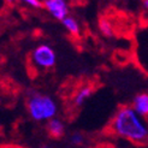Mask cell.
<instances>
[{
  "label": "cell",
  "instance_id": "cell-1",
  "mask_svg": "<svg viewBox=\"0 0 148 148\" xmlns=\"http://www.w3.org/2000/svg\"><path fill=\"white\" fill-rule=\"evenodd\" d=\"M110 130L114 135L134 143L148 141V124L146 119L129 105L121 106L117 110L110 123Z\"/></svg>",
  "mask_w": 148,
  "mask_h": 148
},
{
  "label": "cell",
  "instance_id": "cell-2",
  "mask_svg": "<svg viewBox=\"0 0 148 148\" xmlns=\"http://www.w3.org/2000/svg\"><path fill=\"white\" fill-rule=\"evenodd\" d=\"M27 110L33 121L48 122L52 118H56L58 113V105L49 95L33 92L27 100Z\"/></svg>",
  "mask_w": 148,
  "mask_h": 148
},
{
  "label": "cell",
  "instance_id": "cell-3",
  "mask_svg": "<svg viewBox=\"0 0 148 148\" xmlns=\"http://www.w3.org/2000/svg\"><path fill=\"white\" fill-rule=\"evenodd\" d=\"M30 60L39 70H48L56 65L57 56L54 49L48 45H39L32 52Z\"/></svg>",
  "mask_w": 148,
  "mask_h": 148
},
{
  "label": "cell",
  "instance_id": "cell-4",
  "mask_svg": "<svg viewBox=\"0 0 148 148\" xmlns=\"http://www.w3.org/2000/svg\"><path fill=\"white\" fill-rule=\"evenodd\" d=\"M42 5L52 17L60 22L69 16V5L66 0H43Z\"/></svg>",
  "mask_w": 148,
  "mask_h": 148
},
{
  "label": "cell",
  "instance_id": "cell-5",
  "mask_svg": "<svg viewBox=\"0 0 148 148\" xmlns=\"http://www.w3.org/2000/svg\"><path fill=\"white\" fill-rule=\"evenodd\" d=\"M46 130L52 138H60L65 134V125L59 118H52L46 124Z\"/></svg>",
  "mask_w": 148,
  "mask_h": 148
},
{
  "label": "cell",
  "instance_id": "cell-6",
  "mask_svg": "<svg viewBox=\"0 0 148 148\" xmlns=\"http://www.w3.org/2000/svg\"><path fill=\"white\" fill-rule=\"evenodd\" d=\"M131 106L141 117L148 118V93H140L135 95Z\"/></svg>",
  "mask_w": 148,
  "mask_h": 148
},
{
  "label": "cell",
  "instance_id": "cell-7",
  "mask_svg": "<svg viewBox=\"0 0 148 148\" xmlns=\"http://www.w3.org/2000/svg\"><path fill=\"white\" fill-rule=\"evenodd\" d=\"M93 92H94V88H93L92 86H89V84L81 87L75 93L73 98H72V103H73V106H75V107H81V106H83V105H84V102L92 97Z\"/></svg>",
  "mask_w": 148,
  "mask_h": 148
},
{
  "label": "cell",
  "instance_id": "cell-8",
  "mask_svg": "<svg viewBox=\"0 0 148 148\" xmlns=\"http://www.w3.org/2000/svg\"><path fill=\"white\" fill-rule=\"evenodd\" d=\"M62 24H63V27L66 29V30H68V33L70 35H72L73 38H79V35H81L79 23L73 16H70L69 14L68 17H65L62 21Z\"/></svg>",
  "mask_w": 148,
  "mask_h": 148
},
{
  "label": "cell",
  "instance_id": "cell-9",
  "mask_svg": "<svg viewBox=\"0 0 148 148\" xmlns=\"http://www.w3.org/2000/svg\"><path fill=\"white\" fill-rule=\"evenodd\" d=\"M99 30L103 36H106V38H112L114 34L113 25L108 18H101L99 21Z\"/></svg>",
  "mask_w": 148,
  "mask_h": 148
},
{
  "label": "cell",
  "instance_id": "cell-10",
  "mask_svg": "<svg viewBox=\"0 0 148 148\" xmlns=\"http://www.w3.org/2000/svg\"><path fill=\"white\" fill-rule=\"evenodd\" d=\"M70 142L73 146H81L84 142V136L81 134L79 131H75L70 135Z\"/></svg>",
  "mask_w": 148,
  "mask_h": 148
},
{
  "label": "cell",
  "instance_id": "cell-11",
  "mask_svg": "<svg viewBox=\"0 0 148 148\" xmlns=\"http://www.w3.org/2000/svg\"><path fill=\"white\" fill-rule=\"evenodd\" d=\"M19 1L22 3H24L29 6H32V7H35V9H40V7H42V3L40 1V0H19Z\"/></svg>",
  "mask_w": 148,
  "mask_h": 148
},
{
  "label": "cell",
  "instance_id": "cell-12",
  "mask_svg": "<svg viewBox=\"0 0 148 148\" xmlns=\"http://www.w3.org/2000/svg\"><path fill=\"white\" fill-rule=\"evenodd\" d=\"M142 7L146 12H148V0H142Z\"/></svg>",
  "mask_w": 148,
  "mask_h": 148
},
{
  "label": "cell",
  "instance_id": "cell-13",
  "mask_svg": "<svg viewBox=\"0 0 148 148\" xmlns=\"http://www.w3.org/2000/svg\"><path fill=\"white\" fill-rule=\"evenodd\" d=\"M5 1L10 5H13V4H16V1H18V0H5Z\"/></svg>",
  "mask_w": 148,
  "mask_h": 148
},
{
  "label": "cell",
  "instance_id": "cell-14",
  "mask_svg": "<svg viewBox=\"0 0 148 148\" xmlns=\"http://www.w3.org/2000/svg\"><path fill=\"white\" fill-rule=\"evenodd\" d=\"M39 148H51V147H49L48 145H42V146H40Z\"/></svg>",
  "mask_w": 148,
  "mask_h": 148
}]
</instances>
